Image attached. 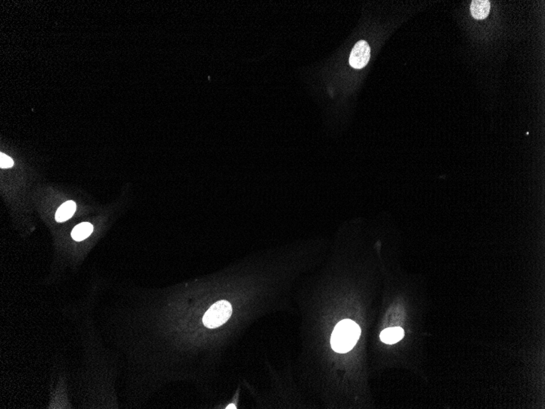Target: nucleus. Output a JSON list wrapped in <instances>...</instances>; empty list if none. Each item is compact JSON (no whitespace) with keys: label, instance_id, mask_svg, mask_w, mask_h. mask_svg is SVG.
Listing matches in <instances>:
<instances>
[{"label":"nucleus","instance_id":"nucleus-8","mask_svg":"<svg viewBox=\"0 0 545 409\" xmlns=\"http://www.w3.org/2000/svg\"><path fill=\"white\" fill-rule=\"evenodd\" d=\"M13 164H14L13 160L11 159L10 157L5 155L4 153L0 154V167H1V168H9V167H13Z\"/></svg>","mask_w":545,"mask_h":409},{"label":"nucleus","instance_id":"nucleus-3","mask_svg":"<svg viewBox=\"0 0 545 409\" xmlns=\"http://www.w3.org/2000/svg\"><path fill=\"white\" fill-rule=\"evenodd\" d=\"M371 57V48L368 43L361 40L353 47L349 57V64L354 69H361L368 65Z\"/></svg>","mask_w":545,"mask_h":409},{"label":"nucleus","instance_id":"nucleus-1","mask_svg":"<svg viewBox=\"0 0 545 409\" xmlns=\"http://www.w3.org/2000/svg\"><path fill=\"white\" fill-rule=\"evenodd\" d=\"M361 335L358 324L350 320L340 322L332 334L331 344L336 352L347 353L355 346Z\"/></svg>","mask_w":545,"mask_h":409},{"label":"nucleus","instance_id":"nucleus-7","mask_svg":"<svg viewBox=\"0 0 545 409\" xmlns=\"http://www.w3.org/2000/svg\"><path fill=\"white\" fill-rule=\"evenodd\" d=\"M92 230H93V226L88 222L79 224L72 230V238L76 241H82L88 238V236L92 234Z\"/></svg>","mask_w":545,"mask_h":409},{"label":"nucleus","instance_id":"nucleus-9","mask_svg":"<svg viewBox=\"0 0 545 409\" xmlns=\"http://www.w3.org/2000/svg\"><path fill=\"white\" fill-rule=\"evenodd\" d=\"M226 408H234H234H236V407H235V405H234V404H230V405H228L227 407H226Z\"/></svg>","mask_w":545,"mask_h":409},{"label":"nucleus","instance_id":"nucleus-5","mask_svg":"<svg viewBox=\"0 0 545 409\" xmlns=\"http://www.w3.org/2000/svg\"><path fill=\"white\" fill-rule=\"evenodd\" d=\"M404 336V331L399 327L389 328L383 330L380 333V340L386 344H395L401 340Z\"/></svg>","mask_w":545,"mask_h":409},{"label":"nucleus","instance_id":"nucleus-2","mask_svg":"<svg viewBox=\"0 0 545 409\" xmlns=\"http://www.w3.org/2000/svg\"><path fill=\"white\" fill-rule=\"evenodd\" d=\"M232 314V306L226 301H220L207 310L203 316V322L208 328H218L225 324Z\"/></svg>","mask_w":545,"mask_h":409},{"label":"nucleus","instance_id":"nucleus-6","mask_svg":"<svg viewBox=\"0 0 545 409\" xmlns=\"http://www.w3.org/2000/svg\"><path fill=\"white\" fill-rule=\"evenodd\" d=\"M76 207H77L76 203L74 201H67L65 203H63L61 207L57 209V213H56L55 217L57 221L63 222V221L69 220L76 211Z\"/></svg>","mask_w":545,"mask_h":409},{"label":"nucleus","instance_id":"nucleus-4","mask_svg":"<svg viewBox=\"0 0 545 409\" xmlns=\"http://www.w3.org/2000/svg\"><path fill=\"white\" fill-rule=\"evenodd\" d=\"M470 9L475 19L483 20L487 18L490 13L491 3L487 0H474L471 4Z\"/></svg>","mask_w":545,"mask_h":409}]
</instances>
